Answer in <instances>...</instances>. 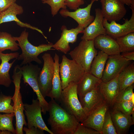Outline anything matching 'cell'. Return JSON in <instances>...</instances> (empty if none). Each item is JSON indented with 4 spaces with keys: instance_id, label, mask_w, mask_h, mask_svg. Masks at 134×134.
I'll list each match as a JSON object with an SVG mask.
<instances>
[{
    "instance_id": "obj_1",
    "label": "cell",
    "mask_w": 134,
    "mask_h": 134,
    "mask_svg": "<svg viewBox=\"0 0 134 134\" xmlns=\"http://www.w3.org/2000/svg\"><path fill=\"white\" fill-rule=\"evenodd\" d=\"M48 124L53 134H73L79 123L54 99L48 103Z\"/></svg>"
},
{
    "instance_id": "obj_2",
    "label": "cell",
    "mask_w": 134,
    "mask_h": 134,
    "mask_svg": "<svg viewBox=\"0 0 134 134\" xmlns=\"http://www.w3.org/2000/svg\"><path fill=\"white\" fill-rule=\"evenodd\" d=\"M29 33L25 29L21 33L19 36L14 37L16 41L18 42L22 53L17 58L18 60H22L20 66H22L34 62L40 64L42 62L38 58L41 53L52 49L53 44L49 42L48 44H42L37 46H35L31 43L28 40Z\"/></svg>"
},
{
    "instance_id": "obj_3",
    "label": "cell",
    "mask_w": 134,
    "mask_h": 134,
    "mask_svg": "<svg viewBox=\"0 0 134 134\" xmlns=\"http://www.w3.org/2000/svg\"><path fill=\"white\" fill-rule=\"evenodd\" d=\"M22 76L21 67L18 65L14 68L12 78L15 86L14 94L12 99L13 103V109L16 117V134H23L24 125L27 126L24 113V104L20 92L21 79Z\"/></svg>"
},
{
    "instance_id": "obj_4",
    "label": "cell",
    "mask_w": 134,
    "mask_h": 134,
    "mask_svg": "<svg viewBox=\"0 0 134 134\" xmlns=\"http://www.w3.org/2000/svg\"><path fill=\"white\" fill-rule=\"evenodd\" d=\"M78 95L77 84L71 83L63 90L59 101L62 107L74 116L79 123H81L87 115Z\"/></svg>"
},
{
    "instance_id": "obj_5",
    "label": "cell",
    "mask_w": 134,
    "mask_h": 134,
    "mask_svg": "<svg viewBox=\"0 0 134 134\" xmlns=\"http://www.w3.org/2000/svg\"><path fill=\"white\" fill-rule=\"evenodd\" d=\"M59 66L62 90L71 83L77 84L85 72L81 65L74 60L68 59L64 55L62 56V61Z\"/></svg>"
},
{
    "instance_id": "obj_6",
    "label": "cell",
    "mask_w": 134,
    "mask_h": 134,
    "mask_svg": "<svg viewBox=\"0 0 134 134\" xmlns=\"http://www.w3.org/2000/svg\"><path fill=\"white\" fill-rule=\"evenodd\" d=\"M98 52L93 40H82L69 54L72 59L81 65L85 72H90L91 64Z\"/></svg>"
},
{
    "instance_id": "obj_7",
    "label": "cell",
    "mask_w": 134,
    "mask_h": 134,
    "mask_svg": "<svg viewBox=\"0 0 134 134\" xmlns=\"http://www.w3.org/2000/svg\"><path fill=\"white\" fill-rule=\"evenodd\" d=\"M22 79L24 84L27 83L32 88L36 94L37 99L39 100L41 107L42 112L45 114L48 111L49 104L45 100L39 90L37 78L41 69L38 65L31 63L21 67Z\"/></svg>"
},
{
    "instance_id": "obj_8",
    "label": "cell",
    "mask_w": 134,
    "mask_h": 134,
    "mask_svg": "<svg viewBox=\"0 0 134 134\" xmlns=\"http://www.w3.org/2000/svg\"><path fill=\"white\" fill-rule=\"evenodd\" d=\"M42 58L43 65L38 75L37 81L40 92L45 98L52 89L54 71V62L50 53L44 54Z\"/></svg>"
},
{
    "instance_id": "obj_9",
    "label": "cell",
    "mask_w": 134,
    "mask_h": 134,
    "mask_svg": "<svg viewBox=\"0 0 134 134\" xmlns=\"http://www.w3.org/2000/svg\"><path fill=\"white\" fill-rule=\"evenodd\" d=\"M24 107L27 120L28 128L34 127L50 134H53L47 126L42 118L41 107L37 99H33L31 104H24Z\"/></svg>"
},
{
    "instance_id": "obj_10",
    "label": "cell",
    "mask_w": 134,
    "mask_h": 134,
    "mask_svg": "<svg viewBox=\"0 0 134 134\" xmlns=\"http://www.w3.org/2000/svg\"><path fill=\"white\" fill-rule=\"evenodd\" d=\"M120 54L108 56L101 79L108 81L118 75L130 63Z\"/></svg>"
},
{
    "instance_id": "obj_11",
    "label": "cell",
    "mask_w": 134,
    "mask_h": 134,
    "mask_svg": "<svg viewBox=\"0 0 134 134\" xmlns=\"http://www.w3.org/2000/svg\"><path fill=\"white\" fill-rule=\"evenodd\" d=\"M104 18L110 22L119 21L125 15L124 4L119 0H100Z\"/></svg>"
},
{
    "instance_id": "obj_12",
    "label": "cell",
    "mask_w": 134,
    "mask_h": 134,
    "mask_svg": "<svg viewBox=\"0 0 134 134\" xmlns=\"http://www.w3.org/2000/svg\"><path fill=\"white\" fill-rule=\"evenodd\" d=\"M132 14L130 20L126 19L122 24H118L115 21L109 23L107 20L104 18L103 24L106 34L116 39L130 33L134 32V10H132Z\"/></svg>"
},
{
    "instance_id": "obj_13",
    "label": "cell",
    "mask_w": 134,
    "mask_h": 134,
    "mask_svg": "<svg viewBox=\"0 0 134 134\" xmlns=\"http://www.w3.org/2000/svg\"><path fill=\"white\" fill-rule=\"evenodd\" d=\"M84 28L78 26L74 28L68 30L65 25L61 27L62 33L60 38L53 44L54 49L67 54L70 49L69 43H73L77 40L78 34L83 33Z\"/></svg>"
},
{
    "instance_id": "obj_14",
    "label": "cell",
    "mask_w": 134,
    "mask_h": 134,
    "mask_svg": "<svg viewBox=\"0 0 134 134\" xmlns=\"http://www.w3.org/2000/svg\"><path fill=\"white\" fill-rule=\"evenodd\" d=\"M79 97L80 101L87 116L106 102L99 86Z\"/></svg>"
},
{
    "instance_id": "obj_15",
    "label": "cell",
    "mask_w": 134,
    "mask_h": 134,
    "mask_svg": "<svg viewBox=\"0 0 134 134\" xmlns=\"http://www.w3.org/2000/svg\"><path fill=\"white\" fill-rule=\"evenodd\" d=\"M17 52L4 54L0 52V85L6 87L10 86L12 82L9 72L10 68L19 55Z\"/></svg>"
},
{
    "instance_id": "obj_16",
    "label": "cell",
    "mask_w": 134,
    "mask_h": 134,
    "mask_svg": "<svg viewBox=\"0 0 134 134\" xmlns=\"http://www.w3.org/2000/svg\"><path fill=\"white\" fill-rule=\"evenodd\" d=\"M94 2L91 3L86 7L78 8L74 11L70 12L66 9H62L60 13L63 17H69L73 19L78 23V26L84 28L87 26L94 20V16L90 15V11Z\"/></svg>"
},
{
    "instance_id": "obj_17",
    "label": "cell",
    "mask_w": 134,
    "mask_h": 134,
    "mask_svg": "<svg viewBox=\"0 0 134 134\" xmlns=\"http://www.w3.org/2000/svg\"><path fill=\"white\" fill-rule=\"evenodd\" d=\"M95 17L94 20L84 28L82 40H93L97 36L101 34H106L105 29L103 24L104 17L101 10L95 9Z\"/></svg>"
},
{
    "instance_id": "obj_18",
    "label": "cell",
    "mask_w": 134,
    "mask_h": 134,
    "mask_svg": "<svg viewBox=\"0 0 134 134\" xmlns=\"http://www.w3.org/2000/svg\"><path fill=\"white\" fill-rule=\"evenodd\" d=\"M23 12L24 9L22 6L16 2L14 3L5 11L1 13L0 24L4 23L14 21L20 27L36 30L42 34L45 38V37L40 30L27 23L23 22L18 19L17 15L22 14Z\"/></svg>"
},
{
    "instance_id": "obj_19",
    "label": "cell",
    "mask_w": 134,
    "mask_h": 134,
    "mask_svg": "<svg viewBox=\"0 0 134 134\" xmlns=\"http://www.w3.org/2000/svg\"><path fill=\"white\" fill-rule=\"evenodd\" d=\"M110 111L111 119L117 134H125L134 124V114L132 116L125 115L112 107Z\"/></svg>"
},
{
    "instance_id": "obj_20",
    "label": "cell",
    "mask_w": 134,
    "mask_h": 134,
    "mask_svg": "<svg viewBox=\"0 0 134 134\" xmlns=\"http://www.w3.org/2000/svg\"><path fill=\"white\" fill-rule=\"evenodd\" d=\"M109 107V106L106 102L87 116L81 123L84 126L100 132L101 134L102 126L105 114Z\"/></svg>"
},
{
    "instance_id": "obj_21",
    "label": "cell",
    "mask_w": 134,
    "mask_h": 134,
    "mask_svg": "<svg viewBox=\"0 0 134 134\" xmlns=\"http://www.w3.org/2000/svg\"><path fill=\"white\" fill-rule=\"evenodd\" d=\"M96 48L99 49L108 56L120 54L118 45L115 39L107 34H101L93 40Z\"/></svg>"
},
{
    "instance_id": "obj_22",
    "label": "cell",
    "mask_w": 134,
    "mask_h": 134,
    "mask_svg": "<svg viewBox=\"0 0 134 134\" xmlns=\"http://www.w3.org/2000/svg\"><path fill=\"white\" fill-rule=\"evenodd\" d=\"M118 75L108 81H102L99 85L100 91L109 107L113 106L119 92Z\"/></svg>"
},
{
    "instance_id": "obj_23",
    "label": "cell",
    "mask_w": 134,
    "mask_h": 134,
    "mask_svg": "<svg viewBox=\"0 0 134 134\" xmlns=\"http://www.w3.org/2000/svg\"><path fill=\"white\" fill-rule=\"evenodd\" d=\"M90 72H85L80 81L77 84L79 96L82 95L98 87L102 81Z\"/></svg>"
},
{
    "instance_id": "obj_24",
    "label": "cell",
    "mask_w": 134,
    "mask_h": 134,
    "mask_svg": "<svg viewBox=\"0 0 134 134\" xmlns=\"http://www.w3.org/2000/svg\"><path fill=\"white\" fill-rule=\"evenodd\" d=\"M54 71L52 81L51 90L47 95L51 99L59 101L62 91L61 82L59 72V57L55 53L54 58Z\"/></svg>"
},
{
    "instance_id": "obj_25",
    "label": "cell",
    "mask_w": 134,
    "mask_h": 134,
    "mask_svg": "<svg viewBox=\"0 0 134 134\" xmlns=\"http://www.w3.org/2000/svg\"><path fill=\"white\" fill-rule=\"evenodd\" d=\"M108 56L100 50L98 51L91 64L90 73L96 77L101 79Z\"/></svg>"
},
{
    "instance_id": "obj_26",
    "label": "cell",
    "mask_w": 134,
    "mask_h": 134,
    "mask_svg": "<svg viewBox=\"0 0 134 134\" xmlns=\"http://www.w3.org/2000/svg\"><path fill=\"white\" fill-rule=\"evenodd\" d=\"M118 81L119 91L134 84V62L130 63L118 75Z\"/></svg>"
},
{
    "instance_id": "obj_27",
    "label": "cell",
    "mask_w": 134,
    "mask_h": 134,
    "mask_svg": "<svg viewBox=\"0 0 134 134\" xmlns=\"http://www.w3.org/2000/svg\"><path fill=\"white\" fill-rule=\"evenodd\" d=\"M19 49L18 43L14 36L6 32H0V52L6 50L16 51Z\"/></svg>"
},
{
    "instance_id": "obj_28",
    "label": "cell",
    "mask_w": 134,
    "mask_h": 134,
    "mask_svg": "<svg viewBox=\"0 0 134 134\" xmlns=\"http://www.w3.org/2000/svg\"><path fill=\"white\" fill-rule=\"evenodd\" d=\"M115 39L121 53L134 51V32L130 33Z\"/></svg>"
},
{
    "instance_id": "obj_29",
    "label": "cell",
    "mask_w": 134,
    "mask_h": 134,
    "mask_svg": "<svg viewBox=\"0 0 134 134\" xmlns=\"http://www.w3.org/2000/svg\"><path fill=\"white\" fill-rule=\"evenodd\" d=\"M15 116L14 113H6L2 114H0V132L7 130L11 132L12 134H16L13 124V118Z\"/></svg>"
},
{
    "instance_id": "obj_30",
    "label": "cell",
    "mask_w": 134,
    "mask_h": 134,
    "mask_svg": "<svg viewBox=\"0 0 134 134\" xmlns=\"http://www.w3.org/2000/svg\"><path fill=\"white\" fill-rule=\"evenodd\" d=\"M112 107L125 115L131 116L134 112V100L114 103Z\"/></svg>"
},
{
    "instance_id": "obj_31",
    "label": "cell",
    "mask_w": 134,
    "mask_h": 134,
    "mask_svg": "<svg viewBox=\"0 0 134 134\" xmlns=\"http://www.w3.org/2000/svg\"><path fill=\"white\" fill-rule=\"evenodd\" d=\"M101 134H117L111 119L109 108L105 114Z\"/></svg>"
},
{
    "instance_id": "obj_32",
    "label": "cell",
    "mask_w": 134,
    "mask_h": 134,
    "mask_svg": "<svg viewBox=\"0 0 134 134\" xmlns=\"http://www.w3.org/2000/svg\"><path fill=\"white\" fill-rule=\"evenodd\" d=\"M12 97L2 93L0 94V113H14L13 106L11 104Z\"/></svg>"
},
{
    "instance_id": "obj_33",
    "label": "cell",
    "mask_w": 134,
    "mask_h": 134,
    "mask_svg": "<svg viewBox=\"0 0 134 134\" xmlns=\"http://www.w3.org/2000/svg\"><path fill=\"white\" fill-rule=\"evenodd\" d=\"M66 0H41L42 3L47 4L50 7L51 13L53 16L55 15L61 8L66 9Z\"/></svg>"
},
{
    "instance_id": "obj_34",
    "label": "cell",
    "mask_w": 134,
    "mask_h": 134,
    "mask_svg": "<svg viewBox=\"0 0 134 134\" xmlns=\"http://www.w3.org/2000/svg\"><path fill=\"white\" fill-rule=\"evenodd\" d=\"M134 84L119 91L115 100V102L134 100Z\"/></svg>"
},
{
    "instance_id": "obj_35",
    "label": "cell",
    "mask_w": 134,
    "mask_h": 134,
    "mask_svg": "<svg viewBox=\"0 0 134 134\" xmlns=\"http://www.w3.org/2000/svg\"><path fill=\"white\" fill-rule=\"evenodd\" d=\"M73 134H101L100 132L82 125L79 123Z\"/></svg>"
},
{
    "instance_id": "obj_36",
    "label": "cell",
    "mask_w": 134,
    "mask_h": 134,
    "mask_svg": "<svg viewBox=\"0 0 134 134\" xmlns=\"http://www.w3.org/2000/svg\"><path fill=\"white\" fill-rule=\"evenodd\" d=\"M83 0H66V3L67 6L70 9L74 11L79 8L80 6L84 3Z\"/></svg>"
},
{
    "instance_id": "obj_37",
    "label": "cell",
    "mask_w": 134,
    "mask_h": 134,
    "mask_svg": "<svg viewBox=\"0 0 134 134\" xmlns=\"http://www.w3.org/2000/svg\"><path fill=\"white\" fill-rule=\"evenodd\" d=\"M16 1V0H0V13L5 11Z\"/></svg>"
},
{
    "instance_id": "obj_38",
    "label": "cell",
    "mask_w": 134,
    "mask_h": 134,
    "mask_svg": "<svg viewBox=\"0 0 134 134\" xmlns=\"http://www.w3.org/2000/svg\"><path fill=\"white\" fill-rule=\"evenodd\" d=\"M23 130L25 132L26 134H44V131L34 127H32L30 128L24 127Z\"/></svg>"
},
{
    "instance_id": "obj_39",
    "label": "cell",
    "mask_w": 134,
    "mask_h": 134,
    "mask_svg": "<svg viewBox=\"0 0 134 134\" xmlns=\"http://www.w3.org/2000/svg\"><path fill=\"white\" fill-rule=\"evenodd\" d=\"M121 55L128 60L131 61L134 60V51L122 53Z\"/></svg>"
},
{
    "instance_id": "obj_40",
    "label": "cell",
    "mask_w": 134,
    "mask_h": 134,
    "mask_svg": "<svg viewBox=\"0 0 134 134\" xmlns=\"http://www.w3.org/2000/svg\"><path fill=\"white\" fill-rule=\"evenodd\" d=\"M121 1L124 4H126L128 6H130L131 2L130 0H119Z\"/></svg>"
},
{
    "instance_id": "obj_41",
    "label": "cell",
    "mask_w": 134,
    "mask_h": 134,
    "mask_svg": "<svg viewBox=\"0 0 134 134\" xmlns=\"http://www.w3.org/2000/svg\"><path fill=\"white\" fill-rule=\"evenodd\" d=\"M10 131L7 130L2 131L0 132V134H12Z\"/></svg>"
},
{
    "instance_id": "obj_42",
    "label": "cell",
    "mask_w": 134,
    "mask_h": 134,
    "mask_svg": "<svg viewBox=\"0 0 134 134\" xmlns=\"http://www.w3.org/2000/svg\"><path fill=\"white\" fill-rule=\"evenodd\" d=\"M131 4V10L134 9V0H130Z\"/></svg>"
},
{
    "instance_id": "obj_43",
    "label": "cell",
    "mask_w": 134,
    "mask_h": 134,
    "mask_svg": "<svg viewBox=\"0 0 134 134\" xmlns=\"http://www.w3.org/2000/svg\"><path fill=\"white\" fill-rule=\"evenodd\" d=\"M99 0H91V1H93L94 2L95 1H98Z\"/></svg>"
},
{
    "instance_id": "obj_44",
    "label": "cell",
    "mask_w": 134,
    "mask_h": 134,
    "mask_svg": "<svg viewBox=\"0 0 134 134\" xmlns=\"http://www.w3.org/2000/svg\"><path fill=\"white\" fill-rule=\"evenodd\" d=\"M0 14H1V13H0Z\"/></svg>"
}]
</instances>
